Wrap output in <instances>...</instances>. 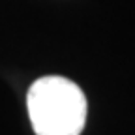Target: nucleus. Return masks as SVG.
I'll return each mask as SVG.
<instances>
[{
  "instance_id": "f257e3e1",
  "label": "nucleus",
  "mask_w": 135,
  "mask_h": 135,
  "mask_svg": "<svg viewBox=\"0 0 135 135\" xmlns=\"http://www.w3.org/2000/svg\"><path fill=\"white\" fill-rule=\"evenodd\" d=\"M28 118L36 135H81L86 124V98L66 77L36 79L26 94Z\"/></svg>"
}]
</instances>
